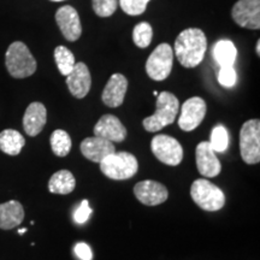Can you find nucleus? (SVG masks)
Instances as JSON below:
<instances>
[{"label":"nucleus","mask_w":260,"mask_h":260,"mask_svg":"<svg viewBox=\"0 0 260 260\" xmlns=\"http://www.w3.org/2000/svg\"><path fill=\"white\" fill-rule=\"evenodd\" d=\"M191 199L201 210L207 212H216L222 210L225 205V195L216 184L205 178L195 180L190 187Z\"/></svg>","instance_id":"5"},{"label":"nucleus","mask_w":260,"mask_h":260,"mask_svg":"<svg viewBox=\"0 0 260 260\" xmlns=\"http://www.w3.org/2000/svg\"><path fill=\"white\" fill-rule=\"evenodd\" d=\"M217 79H218L220 86L225 87V88H232L235 86L237 81L236 71L234 67H220Z\"/></svg>","instance_id":"29"},{"label":"nucleus","mask_w":260,"mask_h":260,"mask_svg":"<svg viewBox=\"0 0 260 260\" xmlns=\"http://www.w3.org/2000/svg\"><path fill=\"white\" fill-rule=\"evenodd\" d=\"M5 65L14 79H25L37 71V60L27 45L15 41L10 45L5 54Z\"/></svg>","instance_id":"2"},{"label":"nucleus","mask_w":260,"mask_h":260,"mask_svg":"<svg viewBox=\"0 0 260 260\" xmlns=\"http://www.w3.org/2000/svg\"><path fill=\"white\" fill-rule=\"evenodd\" d=\"M47 122V110L44 104L31 103L25 110L23 116V128L25 134L37 136L40 134Z\"/></svg>","instance_id":"18"},{"label":"nucleus","mask_w":260,"mask_h":260,"mask_svg":"<svg viewBox=\"0 0 260 260\" xmlns=\"http://www.w3.org/2000/svg\"><path fill=\"white\" fill-rule=\"evenodd\" d=\"M232 16L240 27L256 30L260 28V0H239L233 6Z\"/></svg>","instance_id":"10"},{"label":"nucleus","mask_w":260,"mask_h":260,"mask_svg":"<svg viewBox=\"0 0 260 260\" xmlns=\"http://www.w3.org/2000/svg\"><path fill=\"white\" fill-rule=\"evenodd\" d=\"M90 214H92V209L88 206V200H83L79 209L75 211L74 219L76 223L83 224L88 220Z\"/></svg>","instance_id":"30"},{"label":"nucleus","mask_w":260,"mask_h":260,"mask_svg":"<svg viewBox=\"0 0 260 260\" xmlns=\"http://www.w3.org/2000/svg\"><path fill=\"white\" fill-rule=\"evenodd\" d=\"M134 194L136 199L146 206H157L165 203L169 197L167 187L152 180H145L136 183Z\"/></svg>","instance_id":"11"},{"label":"nucleus","mask_w":260,"mask_h":260,"mask_svg":"<svg viewBox=\"0 0 260 260\" xmlns=\"http://www.w3.org/2000/svg\"><path fill=\"white\" fill-rule=\"evenodd\" d=\"M51 2H56V3H59V2H64V0H51Z\"/></svg>","instance_id":"34"},{"label":"nucleus","mask_w":260,"mask_h":260,"mask_svg":"<svg viewBox=\"0 0 260 260\" xmlns=\"http://www.w3.org/2000/svg\"><path fill=\"white\" fill-rule=\"evenodd\" d=\"M25 140L17 130L5 129L0 133V151L9 155H18L24 147Z\"/></svg>","instance_id":"21"},{"label":"nucleus","mask_w":260,"mask_h":260,"mask_svg":"<svg viewBox=\"0 0 260 260\" xmlns=\"http://www.w3.org/2000/svg\"><path fill=\"white\" fill-rule=\"evenodd\" d=\"M99 164L103 174L116 181L129 180L134 177L139 170L138 159L128 152H115L107 155Z\"/></svg>","instance_id":"4"},{"label":"nucleus","mask_w":260,"mask_h":260,"mask_svg":"<svg viewBox=\"0 0 260 260\" xmlns=\"http://www.w3.org/2000/svg\"><path fill=\"white\" fill-rule=\"evenodd\" d=\"M25 232H27V229H21V230H19V234L22 235V234H24Z\"/></svg>","instance_id":"33"},{"label":"nucleus","mask_w":260,"mask_h":260,"mask_svg":"<svg viewBox=\"0 0 260 260\" xmlns=\"http://www.w3.org/2000/svg\"><path fill=\"white\" fill-rule=\"evenodd\" d=\"M255 50H256V54L259 56V54H260V40L256 41V48H255Z\"/></svg>","instance_id":"32"},{"label":"nucleus","mask_w":260,"mask_h":260,"mask_svg":"<svg viewBox=\"0 0 260 260\" xmlns=\"http://www.w3.org/2000/svg\"><path fill=\"white\" fill-rule=\"evenodd\" d=\"M67 84L73 96L77 99H83L89 93L92 86V76L86 64L76 63L70 74L67 76Z\"/></svg>","instance_id":"14"},{"label":"nucleus","mask_w":260,"mask_h":260,"mask_svg":"<svg viewBox=\"0 0 260 260\" xmlns=\"http://www.w3.org/2000/svg\"><path fill=\"white\" fill-rule=\"evenodd\" d=\"M126 89H128V80L124 75L113 74L103 90V103L109 107L121 106L124 102Z\"/></svg>","instance_id":"16"},{"label":"nucleus","mask_w":260,"mask_h":260,"mask_svg":"<svg viewBox=\"0 0 260 260\" xmlns=\"http://www.w3.org/2000/svg\"><path fill=\"white\" fill-rule=\"evenodd\" d=\"M149 2L151 0H118V5L126 15L139 16L146 11Z\"/></svg>","instance_id":"27"},{"label":"nucleus","mask_w":260,"mask_h":260,"mask_svg":"<svg viewBox=\"0 0 260 260\" xmlns=\"http://www.w3.org/2000/svg\"><path fill=\"white\" fill-rule=\"evenodd\" d=\"M206 103L203 98L193 96L186 100L181 107L178 126L183 132H193L204 121L205 116H206Z\"/></svg>","instance_id":"9"},{"label":"nucleus","mask_w":260,"mask_h":260,"mask_svg":"<svg viewBox=\"0 0 260 260\" xmlns=\"http://www.w3.org/2000/svg\"><path fill=\"white\" fill-rule=\"evenodd\" d=\"M24 219V209L17 200L0 204V229L11 230L17 228Z\"/></svg>","instance_id":"19"},{"label":"nucleus","mask_w":260,"mask_h":260,"mask_svg":"<svg viewBox=\"0 0 260 260\" xmlns=\"http://www.w3.org/2000/svg\"><path fill=\"white\" fill-rule=\"evenodd\" d=\"M81 153L84 158L90 161L100 162L104 160L107 155L115 153L116 148L112 142L107 141L105 139L92 136V138L84 139L80 145Z\"/></svg>","instance_id":"17"},{"label":"nucleus","mask_w":260,"mask_h":260,"mask_svg":"<svg viewBox=\"0 0 260 260\" xmlns=\"http://www.w3.org/2000/svg\"><path fill=\"white\" fill-rule=\"evenodd\" d=\"M56 22L63 37L68 41H77L82 34L80 16L73 6L65 5L58 10L56 14Z\"/></svg>","instance_id":"12"},{"label":"nucleus","mask_w":260,"mask_h":260,"mask_svg":"<svg viewBox=\"0 0 260 260\" xmlns=\"http://www.w3.org/2000/svg\"><path fill=\"white\" fill-rule=\"evenodd\" d=\"M50 142L52 152H53L57 157H67V155L70 153L73 142H71L70 135L68 134L65 130H54L51 135Z\"/></svg>","instance_id":"23"},{"label":"nucleus","mask_w":260,"mask_h":260,"mask_svg":"<svg viewBox=\"0 0 260 260\" xmlns=\"http://www.w3.org/2000/svg\"><path fill=\"white\" fill-rule=\"evenodd\" d=\"M54 60H56L60 74L64 75V76H68L70 71L73 70L75 64H76L74 53L65 46L56 47V50H54Z\"/></svg>","instance_id":"24"},{"label":"nucleus","mask_w":260,"mask_h":260,"mask_svg":"<svg viewBox=\"0 0 260 260\" xmlns=\"http://www.w3.org/2000/svg\"><path fill=\"white\" fill-rule=\"evenodd\" d=\"M153 38V30H152L151 24L147 22H141L136 24L134 30H133V40L134 44L140 48H146L149 46Z\"/></svg>","instance_id":"25"},{"label":"nucleus","mask_w":260,"mask_h":260,"mask_svg":"<svg viewBox=\"0 0 260 260\" xmlns=\"http://www.w3.org/2000/svg\"><path fill=\"white\" fill-rule=\"evenodd\" d=\"M210 145L216 153H223L226 151L229 146V134L223 125L214 126L211 133Z\"/></svg>","instance_id":"26"},{"label":"nucleus","mask_w":260,"mask_h":260,"mask_svg":"<svg viewBox=\"0 0 260 260\" xmlns=\"http://www.w3.org/2000/svg\"><path fill=\"white\" fill-rule=\"evenodd\" d=\"M75 187H76V180L69 170L57 171L48 181V190L53 194H70L74 191Z\"/></svg>","instance_id":"20"},{"label":"nucleus","mask_w":260,"mask_h":260,"mask_svg":"<svg viewBox=\"0 0 260 260\" xmlns=\"http://www.w3.org/2000/svg\"><path fill=\"white\" fill-rule=\"evenodd\" d=\"M94 135L110 142H123L126 138V129L113 115H104L94 126Z\"/></svg>","instance_id":"15"},{"label":"nucleus","mask_w":260,"mask_h":260,"mask_svg":"<svg viewBox=\"0 0 260 260\" xmlns=\"http://www.w3.org/2000/svg\"><path fill=\"white\" fill-rule=\"evenodd\" d=\"M92 4L99 17H110L118 8V0H92Z\"/></svg>","instance_id":"28"},{"label":"nucleus","mask_w":260,"mask_h":260,"mask_svg":"<svg viewBox=\"0 0 260 260\" xmlns=\"http://www.w3.org/2000/svg\"><path fill=\"white\" fill-rule=\"evenodd\" d=\"M213 57L220 67H233L237 57V50L234 42L219 40L213 47Z\"/></svg>","instance_id":"22"},{"label":"nucleus","mask_w":260,"mask_h":260,"mask_svg":"<svg viewBox=\"0 0 260 260\" xmlns=\"http://www.w3.org/2000/svg\"><path fill=\"white\" fill-rule=\"evenodd\" d=\"M240 152L246 164L253 165L260 161V121L249 119L240 130Z\"/></svg>","instance_id":"6"},{"label":"nucleus","mask_w":260,"mask_h":260,"mask_svg":"<svg viewBox=\"0 0 260 260\" xmlns=\"http://www.w3.org/2000/svg\"><path fill=\"white\" fill-rule=\"evenodd\" d=\"M75 254L81 260H92L93 259V252L90 249V247L84 242H79L76 243L74 247Z\"/></svg>","instance_id":"31"},{"label":"nucleus","mask_w":260,"mask_h":260,"mask_svg":"<svg viewBox=\"0 0 260 260\" xmlns=\"http://www.w3.org/2000/svg\"><path fill=\"white\" fill-rule=\"evenodd\" d=\"M207 50V39L199 28H188L175 41V54L184 68H195L203 61Z\"/></svg>","instance_id":"1"},{"label":"nucleus","mask_w":260,"mask_h":260,"mask_svg":"<svg viewBox=\"0 0 260 260\" xmlns=\"http://www.w3.org/2000/svg\"><path fill=\"white\" fill-rule=\"evenodd\" d=\"M195 159H197V168L205 177L218 176L222 165L216 152L211 147L210 142L203 141L197 146L195 149Z\"/></svg>","instance_id":"13"},{"label":"nucleus","mask_w":260,"mask_h":260,"mask_svg":"<svg viewBox=\"0 0 260 260\" xmlns=\"http://www.w3.org/2000/svg\"><path fill=\"white\" fill-rule=\"evenodd\" d=\"M180 109L176 95L170 92H161L157 95V110L152 116L142 122L144 128L149 133H155L175 122Z\"/></svg>","instance_id":"3"},{"label":"nucleus","mask_w":260,"mask_h":260,"mask_svg":"<svg viewBox=\"0 0 260 260\" xmlns=\"http://www.w3.org/2000/svg\"><path fill=\"white\" fill-rule=\"evenodd\" d=\"M151 149L159 161L170 167H177L183 159V148L181 144L169 135L154 136L151 141Z\"/></svg>","instance_id":"8"},{"label":"nucleus","mask_w":260,"mask_h":260,"mask_svg":"<svg viewBox=\"0 0 260 260\" xmlns=\"http://www.w3.org/2000/svg\"><path fill=\"white\" fill-rule=\"evenodd\" d=\"M174 51L169 44H160L155 47L146 61V73L149 79L154 81H164L171 73Z\"/></svg>","instance_id":"7"}]
</instances>
